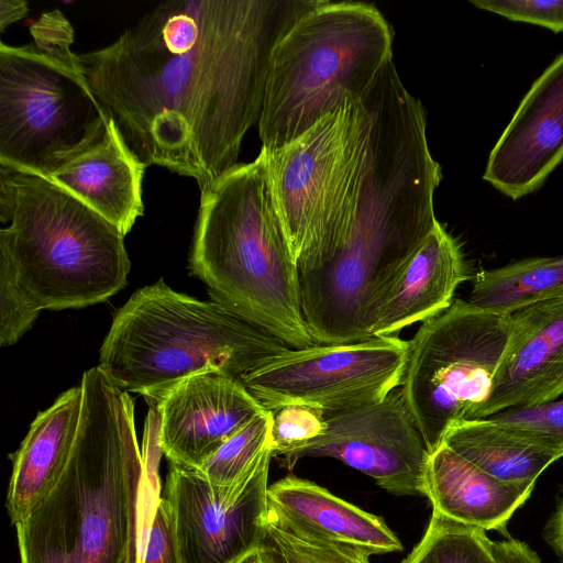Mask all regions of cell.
I'll return each instance as SVG.
<instances>
[{"mask_svg":"<svg viewBox=\"0 0 563 563\" xmlns=\"http://www.w3.org/2000/svg\"><path fill=\"white\" fill-rule=\"evenodd\" d=\"M142 563H183L167 500L158 497L145 530Z\"/></svg>","mask_w":563,"mask_h":563,"instance_id":"obj_30","label":"cell"},{"mask_svg":"<svg viewBox=\"0 0 563 563\" xmlns=\"http://www.w3.org/2000/svg\"><path fill=\"white\" fill-rule=\"evenodd\" d=\"M269 519L294 533L349 545L369 554L402 550L379 516L334 496L308 479L288 475L267 489Z\"/></svg>","mask_w":563,"mask_h":563,"instance_id":"obj_18","label":"cell"},{"mask_svg":"<svg viewBox=\"0 0 563 563\" xmlns=\"http://www.w3.org/2000/svg\"><path fill=\"white\" fill-rule=\"evenodd\" d=\"M145 167L111 119L99 143L59 167L48 180L78 198L125 235L143 214Z\"/></svg>","mask_w":563,"mask_h":563,"instance_id":"obj_19","label":"cell"},{"mask_svg":"<svg viewBox=\"0 0 563 563\" xmlns=\"http://www.w3.org/2000/svg\"><path fill=\"white\" fill-rule=\"evenodd\" d=\"M563 292V255L530 257L473 277L470 302L501 316Z\"/></svg>","mask_w":563,"mask_h":563,"instance_id":"obj_23","label":"cell"},{"mask_svg":"<svg viewBox=\"0 0 563 563\" xmlns=\"http://www.w3.org/2000/svg\"><path fill=\"white\" fill-rule=\"evenodd\" d=\"M401 563H497L485 531L451 520L435 510L428 528Z\"/></svg>","mask_w":563,"mask_h":563,"instance_id":"obj_24","label":"cell"},{"mask_svg":"<svg viewBox=\"0 0 563 563\" xmlns=\"http://www.w3.org/2000/svg\"><path fill=\"white\" fill-rule=\"evenodd\" d=\"M325 416L321 435L280 457L285 467L307 456L333 457L391 494L424 496L430 453L400 389L378 402Z\"/></svg>","mask_w":563,"mask_h":563,"instance_id":"obj_13","label":"cell"},{"mask_svg":"<svg viewBox=\"0 0 563 563\" xmlns=\"http://www.w3.org/2000/svg\"><path fill=\"white\" fill-rule=\"evenodd\" d=\"M0 252L41 309L103 302L131 268L120 230L48 179L0 166Z\"/></svg>","mask_w":563,"mask_h":563,"instance_id":"obj_6","label":"cell"},{"mask_svg":"<svg viewBox=\"0 0 563 563\" xmlns=\"http://www.w3.org/2000/svg\"><path fill=\"white\" fill-rule=\"evenodd\" d=\"M276 563H371L369 553L294 533L269 519L264 543Z\"/></svg>","mask_w":563,"mask_h":563,"instance_id":"obj_26","label":"cell"},{"mask_svg":"<svg viewBox=\"0 0 563 563\" xmlns=\"http://www.w3.org/2000/svg\"><path fill=\"white\" fill-rule=\"evenodd\" d=\"M470 278L460 242L438 221L374 305L371 336H398L404 328L441 313L452 303L456 288Z\"/></svg>","mask_w":563,"mask_h":563,"instance_id":"obj_17","label":"cell"},{"mask_svg":"<svg viewBox=\"0 0 563 563\" xmlns=\"http://www.w3.org/2000/svg\"><path fill=\"white\" fill-rule=\"evenodd\" d=\"M441 179L422 126L399 119L371 124L350 232L330 263L300 274L303 317L317 344L372 339L374 305L438 222L433 196Z\"/></svg>","mask_w":563,"mask_h":563,"instance_id":"obj_2","label":"cell"},{"mask_svg":"<svg viewBox=\"0 0 563 563\" xmlns=\"http://www.w3.org/2000/svg\"><path fill=\"white\" fill-rule=\"evenodd\" d=\"M533 487L534 483L499 481L444 443L430 454L423 479L424 496L433 510L484 531H504Z\"/></svg>","mask_w":563,"mask_h":563,"instance_id":"obj_20","label":"cell"},{"mask_svg":"<svg viewBox=\"0 0 563 563\" xmlns=\"http://www.w3.org/2000/svg\"><path fill=\"white\" fill-rule=\"evenodd\" d=\"M563 161V53L533 81L493 147L483 179L512 200L542 187Z\"/></svg>","mask_w":563,"mask_h":563,"instance_id":"obj_15","label":"cell"},{"mask_svg":"<svg viewBox=\"0 0 563 563\" xmlns=\"http://www.w3.org/2000/svg\"><path fill=\"white\" fill-rule=\"evenodd\" d=\"M289 347L213 300L163 279L137 289L113 317L98 366L122 389L154 401L206 372L238 379Z\"/></svg>","mask_w":563,"mask_h":563,"instance_id":"obj_5","label":"cell"},{"mask_svg":"<svg viewBox=\"0 0 563 563\" xmlns=\"http://www.w3.org/2000/svg\"><path fill=\"white\" fill-rule=\"evenodd\" d=\"M81 406L80 385L64 391L35 417L19 449L10 455L13 467L5 507L14 526L59 479L77 435Z\"/></svg>","mask_w":563,"mask_h":563,"instance_id":"obj_21","label":"cell"},{"mask_svg":"<svg viewBox=\"0 0 563 563\" xmlns=\"http://www.w3.org/2000/svg\"><path fill=\"white\" fill-rule=\"evenodd\" d=\"M319 1H163L79 59L133 153L201 191L238 164L262 113L273 48Z\"/></svg>","mask_w":563,"mask_h":563,"instance_id":"obj_1","label":"cell"},{"mask_svg":"<svg viewBox=\"0 0 563 563\" xmlns=\"http://www.w3.org/2000/svg\"><path fill=\"white\" fill-rule=\"evenodd\" d=\"M510 333V316L454 298L408 341L405 402L431 454L456 423L477 419Z\"/></svg>","mask_w":563,"mask_h":563,"instance_id":"obj_10","label":"cell"},{"mask_svg":"<svg viewBox=\"0 0 563 563\" xmlns=\"http://www.w3.org/2000/svg\"><path fill=\"white\" fill-rule=\"evenodd\" d=\"M191 275L213 301L289 347L316 344L306 323L300 273L275 212L263 154L200 191Z\"/></svg>","mask_w":563,"mask_h":563,"instance_id":"obj_4","label":"cell"},{"mask_svg":"<svg viewBox=\"0 0 563 563\" xmlns=\"http://www.w3.org/2000/svg\"><path fill=\"white\" fill-rule=\"evenodd\" d=\"M393 27L373 4L320 0L273 48L258 136L277 150L361 99L393 59Z\"/></svg>","mask_w":563,"mask_h":563,"instance_id":"obj_7","label":"cell"},{"mask_svg":"<svg viewBox=\"0 0 563 563\" xmlns=\"http://www.w3.org/2000/svg\"><path fill=\"white\" fill-rule=\"evenodd\" d=\"M442 443L507 483H536L550 464L563 457V449L547 438L490 417L454 424Z\"/></svg>","mask_w":563,"mask_h":563,"instance_id":"obj_22","label":"cell"},{"mask_svg":"<svg viewBox=\"0 0 563 563\" xmlns=\"http://www.w3.org/2000/svg\"><path fill=\"white\" fill-rule=\"evenodd\" d=\"M27 11V2L24 0H1L0 30L3 31L9 24L22 19Z\"/></svg>","mask_w":563,"mask_h":563,"instance_id":"obj_32","label":"cell"},{"mask_svg":"<svg viewBox=\"0 0 563 563\" xmlns=\"http://www.w3.org/2000/svg\"><path fill=\"white\" fill-rule=\"evenodd\" d=\"M273 413L269 449L273 456H285L314 440L325 428L323 410L306 405H288Z\"/></svg>","mask_w":563,"mask_h":563,"instance_id":"obj_28","label":"cell"},{"mask_svg":"<svg viewBox=\"0 0 563 563\" xmlns=\"http://www.w3.org/2000/svg\"><path fill=\"white\" fill-rule=\"evenodd\" d=\"M550 541L563 554V495L548 526Z\"/></svg>","mask_w":563,"mask_h":563,"instance_id":"obj_33","label":"cell"},{"mask_svg":"<svg viewBox=\"0 0 563 563\" xmlns=\"http://www.w3.org/2000/svg\"><path fill=\"white\" fill-rule=\"evenodd\" d=\"M236 563H276L274 556L265 544L253 550Z\"/></svg>","mask_w":563,"mask_h":563,"instance_id":"obj_34","label":"cell"},{"mask_svg":"<svg viewBox=\"0 0 563 563\" xmlns=\"http://www.w3.org/2000/svg\"><path fill=\"white\" fill-rule=\"evenodd\" d=\"M490 418L538 433L563 449V397L536 407L504 410Z\"/></svg>","mask_w":563,"mask_h":563,"instance_id":"obj_31","label":"cell"},{"mask_svg":"<svg viewBox=\"0 0 563 563\" xmlns=\"http://www.w3.org/2000/svg\"><path fill=\"white\" fill-rule=\"evenodd\" d=\"M272 421L273 413L269 410L257 415L196 470L216 488L231 487L243 482L269 449Z\"/></svg>","mask_w":563,"mask_h":563,"instance_id":"obj_25","label":"cell"},{"mask_svg":"<svg viewBox=\"0 0 563 563\" xmlns=\"http://www.w3.org/2000/svg\"><path fill=\"white\" fill-rule=\"evenodd\" d=\"M70 47L0 43V166L48 179L104 137L111 118Z\"/></svg>","mask_w":563,"mask_h":563,"instance_id":"obj_9","label":"cell"},{"mask_svg":"<svg viewBox=\"0 0 563 563\" xmlns=\"http://www.w3.org/2000/svg\"><path fill=\"white\" fill-rule=\"evenodd\" d=\"M69 460L15 526L20 563H142L145 463L134 402L98 365L86 371Z\"/></svg>","mask_w":563,"mask_h":563,"instance_id":"obj_3","label":"cell"},{"mask_svg":"<svg viewBox=\"0 0 563 563\" xmlns=\"http://www.w3.org/2000/svg\"><path fill=\"white\" fill-rule=\"evenodd\" d=\"M40 311L20 287L9 257L0 252V345L16 343L33 327Z\"/></svg>","mask_w":563,"mask_h":563,"instance_id":"obj_27","label":"cell"},{"mask_svg":"<svg viewBox=\"0 0 563 563\" xmlns=\"http://www.w3.org/2000/svg\"><path fill=\"white\" fill-rule=\"evenodd\" d=\"M563 397V292L510 316V333L477 419Z\"/></svg>","mask_w":563,"mask_h":563,"instance_id":"obj_16","label":"cell"},{"mask_svg":"<svg viewBox=\"0 0 563 563\" xmlns=\"http://www.w3.org/2000/svg\"><path fill=\"white\" fill-rule=\"evenodd\" d=\"M408 352V341L398 336L316 343L289 349L240 380L266 410L306 405L339 413L378 402L400 386Z\"/></svg>","mask_w":563,"mask_h":563,"instance_id":"obj_11","label":"cell"},{"mask_svg":"<svg viewBox=\"0 0 563 563\" xmlns=\"http://www.w3.org/2000/svg\"><path fill=\"white\" fill-rule=\"evenodd\" d=\"M266 450L253 473L231 487H212L196 470L169 463L163 498L170 507L183 563H236L267 537Z\"/></svg>","mask_w":563,"mask_h":563,"instance_id":"obj_12","label":"cell"},{"mask_svg":"<svg viewBox=\"0 0 563 563\" xmlns=\"http://www.w3.org/2000/svg\"><path fill=\"white\" fill-rule=\"evenodd\" d=\"M157 418V444L169 463L199 468L266 409L235 377L192 375L150 402Z\"/></svg>","mask_w":563,"mask_h":563,"instance_id":"obj_14","label":"cell"},{"mask_svg":"<svg viewBox=\"0 0 563 563\" xmlns=\"http://www.w3.org/2000/svg\"><path fill=\"white\" fill-rule=\"evenodd\" d=\"M371 118L362 98L325 115L292 142L261 148L275 212L300 274L330 263L356 212Z\"/></svg>","mask_w":563,"mask_h":563,"instance_id":"obj_8","label":"cell"},{"mask_svg":"<svg viewBox=\"0 0 563 563\" xmlns=\"http://www.w3.org/2000/svg\"><path fill=\"white\" fill-rule=\"evenodd\" d=\"M477 9L511 21L537 24L563 32V0H470Z\"/></svg>","mask_w":563,"mask_h":563,"instance_id":"obj_29","label":"cell"}]
</instances>
